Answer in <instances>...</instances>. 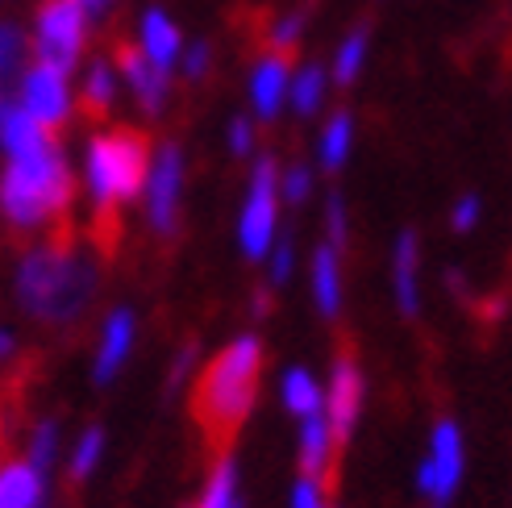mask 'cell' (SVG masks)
<instances>
[{"instance_id": "obj_7", "label": "cell", "mask_w": 512, "mask_h": 508, "mask_svg": "<svg viewBox=\"0 0 512 508\" xmlns=\"http://www.w3.org/2000/svg\"><path fill=\"white\" fill-rule=\"evenodd\" d=\"M363 396H367V384H363V367H358L354 350H338L334 371H329V392H325V421H329V438H334L338 454L354 438Z\"/></svg>"}, {"instance_id": "obj_23", "label": "cell", "mask_w": 512, "mask_h": 508, "mask_svg": "<svg viewBox=\"0 0 512 508\" xmlns=\"http://www.w3.org/2000/svg\"><path fill=\"white\" fill-rule=\"evenodd\" d=\"M363 63H367V30L358 25V30H350L346 42L338 46V59H334L338 84H354V75L363 71Z\"/></svg>"}, {"instance_id": "obj_13", "label": "cell", "mask_w": 512, "mask_h": 508, "mask_svg": "<svg viewBox=\"0 0 512 508\" xmlns=\"http://www.w3.org/2000/svg\"><path fill=\"white\" fill-rule=\"evenodd\" d=\"M292 59H275L267 55L259 63V71H254V80H250V96H254V109H259L263 121L275 117V109L284 105V92H288V80H292Z\"/></svg>"}, {"instance_id": "obj_30", "label": "cell", "mask_w": 512, "mask_h": 508, "mask_svg": "<svg viewBox=\"0 0 512 508\" xmlns=\"http://www.w3.org/2000/svg\"><path fill=\"white\" fill-rule=\"evenodd\" d=\"M325 230H329V246H334V250H342V246H346V205H342V196H338V192L329 196Z\"/></svg>"}, {"instance_id": "obj_19", "label": "cell", "mask_w": 512, "mask_h": 508, "mask_svg": "<svg viewBox=\"0 0 512 508\" xmlns=\"http://www.w3.org/2000/svg\"><path fill=\"white\" fill-rule=\"evenodd\" d=\"M113 109V67L100 59L92 63V71L84 75V88H80V113L88 121H105Z\"/></svg>"}, {"instance_id": "obj_21", "label": "cell", "mask_w": 512, "mask_h": 508, "mask_svg": "<svg viewBox=\"0 0 512 508\" xmlns=\"http://www.w3.org/2000/svg\"><path fill=\"white\" fill-rule=\"evenodd\" d=\"M284 404L304 421V417H313V413H325V396L317 388V379L304 371V367H292L284 375Z\"/></svg>"}, {"instance_id": "obj_12", "label": "cell", "mask_w": 512, "mask_h": 508, "mask_svg": "<svg viewBox=\"0 0 512 508\" xmlns=\"http://www.w3.org/2000/svg\"><path fill=\"white\" fill-rule=\"evenodd\" d=\"M392 288L396 304L404 317L421 313V238L413 230H404L392 246Z\"/></svg>"}, {"instance_id": "obj_25", "label": "cell", "mask_w": 512, "mask_h": 508, "mask_svg": "<svg viewBox=\"0 0 512 508\" xmlns=\"http://www.w3.org/2000/svg\"><path fill=\"white\" fill-rule=\"evenodd\" d=\"M234 500H238L234 496V467H229V459H225V463H217L209 488H204L200 508H234Z\"/></svg>"}, {"instance_id": "obj_2", "label": "cell", "mask_w": 512, "mask_h": 508, "mask_svg": "<svg viewBox=\"0 0 512 508\" xmlns=\"http://www.w3.org/2000/svg\"><path fill=\"white\" fill-rule=\"evenodd\" d=\"M96 263L84 259L75 250V225L71 217L50 225L42 250H34L17 271V300L34 321L63 329L75 317H84V309L96 296Z\"/></svg>"}, {"instance_id": "obj_32", "label": "cell", "mask_w": 512, "mask_h": 508, "mask_svg": "<svg viewBox=\"0 0 512 508\" xmlns=\"http://www.w3.org/2000/svg\"><path fill=\"white\" fill-rule=\"evenodd\" d=\"M204 67H209V46H204V42H196V46L188 50V59H184V71L192 75V80H200V75H204Z\"/></svg>"}, {"instance_id": "obj_29", "label": "cell", "mask_w": 512, "mask_h": 508, "mask_svg": "<svg viewBox=\"0 0 512 508\" xmlns=\"http://www.w3.org/2000/svg\"><path fill=\"white\" fill-rule=\"evenodd\" d=\"M309 192H313V175H309V167H304V163H296L284 175V200H288V205H304Z\"/></svg>"}, {"instance_id": "obj_9", "label": "cell", "mask_w": 512, "mask_h": 508, "mask_svg": "<svg viewBox=\"0 0 512 508\" xmlns=\"http://www.w3.org/2000/svg\"><path fill=\"white\" fill-rule=\"evenodd\" d=\"M109 59H113V67L125 75V80H130V88H134V96H138L142 113H159V109H163V100H167V88H171L167 71H159V67L138 50V42H134V38H125V34H113V42H109Z\"/></svg>"}, {"instance_id": "obj_36", "label": "cell", "mask_w": 512, "mask_h": 508, "mask_svg": "<svg viewBox=\"0 0 512 508\" xmlns=\"http://www.w3.org/2000/svg\"><path fill=\"white\" fill-rule=\"evenodd\" d=\"M9 350H13V338L5 334V329H0V359H5V354H9Z\"/></svg>"}, {"instance_id": "obj_5", "label": "cell", "mask_w": 512, "mask_h": 508, "mask_svg": "<svg viewBox=\"0 0 512 508\" xmlns=\"http://www.w3.org/2000/svg\"><path fill=\"white\" fill-rule=\"evenodd\" d=\"M84 34H88V17L75 0H42L38 21H34V55L50 71H75L84 55Z\"/></svg>"}, {"instance_id": "obj_35", "label": "cell", "mask_w": 512, "mask_h": 508, "mask_svg": "<svg viewBox=\"0 0 512 508\" xmlns=\"http://www.w3.org/2000/svg\"><path fill=\"white\" fill-rule=\"evenodd\" d=\"M75 5H80V9H84V17H88V13H96V17H105V9L113 5V0H75Z\"/></svg>"}, {"instance_id": "obj_20", "label": "cell", "mask_w": 512, "mask_h": 508, "mask_svg": "<svg viewBox=\"0 0 512 508\" xmlns=\"http://www.w3.org/2000/svg\"><path fill=\"white\" fill-rule=\"evenodd\" d=\"M350 146H354V117L350 113H334L325 121V134H321V167L325 171H342L350 159Z\"/></svg>"}, {"instance_id": "obj_14", "label": "cell", "mask_w": 512, "mask_h": 508, "mask_svg": "<svg viewBox=\"0 0 512 508\" xmlns=\"http://www.w3.org/2000/svg\"><path fill=\"white\" fill-rule=\"evenodd\" d=\"M313 296H317L321 317H338V309H342V263H338V250L329 242L317 246V254H313Z\"/></svg>"}, {"instance_id": "obj_1", "label": "cell", "mask_w": 512, "mask_h": 508, "mask_svg": "<svg viewBox=\"0 0 512 508\" xmlns=\"http://www.w3.org/2000/svg\"><path fill=\"white\" fill-rule=\"evenodd\" d=\"M259 384H263V342L259 338L229 342L200 367L192 396H188V417L209 459L225 463V454L234 450L246 417L254 413V400H259Z\"/></svg>"}, {"instance_id": "obj_28", "label": "cell", "mask_w": 512, "mask_h": 508, "mask_svg": "<svg viewBox=\"0 0 512 508\" xmlns=\"http://www.w3.org/2000/svg\"><path fill=\"white\" fill-rule=\"evenodd\" d=\"M50 459H55V421H42L34 429V442H30V467L42 475L50 467Z\"/></svg>"}, {"instance_id": "obj_11", "label": "cell", "mask_w": 512, "mask_h": 508, "mask_svg": "<svg viewBox=\"0 0 512 508\" xmlns=\"http://www.w3.org/2000/svg\"><path fill=\"white\" fill-rule=\"evenodd\" d=\"M179 180H184V155H179L175 142H167L159 150L155 171H150V225L163 238L175 234L179 221Z\"/></svg>"}, {"instance_id": "obj_6", "label": "cell", "mask_w": 512, "mask_h": 508, "mask_svg": "<svg viewBox=\"0 0 512 508\" xmlns=\"http://www.w3.org/2000/svg\"><path fill=\"white\" fill-rule=\"evenodd\" d=\"M463 471H467V446H463V429L458 421L442 417L429 434V450L417 467V492L429 500V508H446L458 488H463Z\"/></svg>"}, {"instance_id": "obj_4", "label": "cell", "mask_w": 512, "mask_h": 508, "mask_svg": "<svg viewBox=\"0 0 512 508\" xmlns=\"http://www.w3.org/2000/svg\"><path fill=\"white\" fill-rule=\"evenodd\" d=\"M150 180V134L138 125H113L88 142V188L100 213H121Z\"/></svg>"}, {"instance_id": "obj_34", "label": "cell", "mask_w": 512, "mask_h": 508, "mask_svg": "<svg viewBox=\"0 0 512 508\" xmlns=\"http://www.w3.org/2000/svg\"><path fill=\"white\" fill-rule=\"evenodd\" d=\"M229 146H234V155H246V150H250V121H234V125H229Z\"/></svg>"}, {"instance_id": "obj_26", "label": "cell", "mask_w": 512, "mask_h": 508, "mask_svg": "<svg viewBox=\"0 0 512 508\" xmlns=\"http://www.w3.org/2000/svg\"><path fill=\"white\" fill-rule=\"evenodd\" d=\"M100 446H105V434H100V429H88L84 442H80V450H75V459H71V475H67V479H75V484H80V479L96 467Z\"/></svg>"}, {"instance_id": "obj_3", "label": "cell", "mask_w": 512, "mask_h": 508, "mask_svg": "<svg viewBox=\"0 0 512 508\" xmlns=\"http://www.w3.org/2000/svg\"><path fill=\"white\" fill-rule=\"evenodd\" d=\"M75 205V180L63 159L59 142L50 138L30 155L9 159L5 175H0V213L13 230H50L71 217Z\"/></svg>"}, {"instance_id": "obj_10", "label": "cell", "mask_w": 512, "mask_h": 508, "mask_svg": "<svg viewBox=\"0 0 512 508\" xmlns=\"http://www.w3.org/2000/svg\"><path fill=\"white\" fill-rule=\"evenodd\" d=\"M21 109L30 113L42 130L59 134L63 121H67V80L59 71L34 63L30 71H25V80H21Z\"/></svg>"}, {"instance_id": "obj_22", "label": "cell", "mask_w": 512, "mask_h": 508, "mask_svg": "<svg viewBox=\"0 0 512 508\" xmlns=\"http://www.w3.org/2000/svg\"><path fill=\"white\" fill-rule=\"evenodd\" d=\"M21 59H25V38L13 21H0V117H5V100H9V88L21 71Z\"/></svg>"}, {"instance_id": "obj_8", "label": "cell", "mask_w": 512, "mask_h": 508, "mask_svg": "<svg viewBox=\"0 0 512 508\" xmlns=\"http://www.w3.org/2000/svg\"><path fill=\"white\" fill-rule=\"evenodd\" d=\"M271 234H275V159H259L246 192V213H242L246 259H263L271 250Z\"/></svg>"}, {"instance_id": "obj_24", "label": "cell", "mask_w": 512, "mask_h": 508, "mask_svg": "<svg viewBox=\"0 0 512 508\" xmlns=\"http://www.w3.org/2000/svg\"><path fill=\"white\" fill-rule=\"evenodd\" d=\"M321 100H325V71L321 67H304L296 75V84H292V105L300 117H309L321 109Z\"/></svg>"}, {"instance_id": "obj_15", "label": "cell", "mask_w": 512, "mask_h": 508, "mask_svg": "<svg viewBox=\"0 0 512 508\" xmlns=\"http://www.w3.org/2000/svg\"><path fill=\"white\" fill-rule=\"evenodd\" d=\"M130 338H134V317H130V309H117L105 321V342H100V359H96V379L100 384L113 379L117 367L125 363V354H130Z\"/></svg>"}, {"instance_id": "obj_18", "label": "cell", "mask_w": 512, "mask_h": 508, "mask_svg": "<svg viewBox=\"0 0 512 508\" xmlns=\"http://www.w3.org/2000/svg\"><path fill=\"white\" fill-rule=\"evenodd\" d=\"M142 42H146V59L155 63L159 71H167L175 63V55H179V30L155 9L142 17Z\"/></svg>"}, {"instance_id": "obj_17", "label": "cell", "mask_w": 512, "mask_h": 508, "mask_svg": "<svg viewBox=\"0 0 512 508\" xmlns=\"http://www.w3.org/2000/svg\"><path fill=\"white\" fill-rule=\"evenodd\" d=\"M42 500V475L30 463L0 467V508H38Z\"/></svg>"}, {"instance_id": "obj_33", "label": "cell", "mask_w": 512, "mask_h": 508, "mask_svg": "<svg viewBox=\"0 0 512 508\" xmlns=\"http://www.w3.org/2000/svg\"><path fill=\"white\" fill-rule=\"evenodd\" d=\"M192 359H196V346H192V342H184V350H179V359L171 363V375H167V384H171V388L179 384V379H184V371L192 367Z\"/></svg>"}, {"instance_id": "obj_31", "label": "cell", "mask_w": 512, "mask_h": 508, "mask_svg": "<svg viewBox=\"0 0 512 508\" xmlns=\"http://www.w3.org/2000/svg\"><path fill=\"white\" fill-rule=\"evenodd\" d=\"M275 284H284L292 275V238H275Z\"/></svg>"}, {"instance_id": "obj_27", "label": "cell", "mask_w": 512, "mask_h": 508, "mask_svg": "<svg viewBox=\"0 0 512 508\" xmlns=\"http://www.w3.org/2000/svg\"><path fill=\"white\" fill-rule=\"evenodd\" d=\"M479 217H483L479 196H475V192L458 196V200H454V209H450V230H454V234H471L475 225H479Z\"/></svg>"}, {"instance_id": "obj_16", "label": "cell", "mask_w": 512, "mask_h": 508, "mask_svg": "<svg viewBox=\"0 0 512 508\" xmlns=\"http://www.w3.org/2000/svg\"><path fill=\"white\" fill-rule=\"evenodd\" d=\"M42 142H50V134L42 130V125L30 113H25L21 105L5 109V117H0V146L9 150V159L30 155V150H38Z\"/></svg>"}]
</instances>
